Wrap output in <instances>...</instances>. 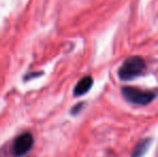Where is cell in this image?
I'll list each match as a JSON object with an SVG mask.
<instances>
[{
	"instance_id": "5b68a950",
	"label": "cell",
	"mask_w": 158,
	"mask_h": 157,
	"mask_svg": "<svg viewBox=\"0 0 158 157\" xmlns=\"http://www.w3.org/2000/svg\"><path fill=\"white\" fill-rule=\"evenodd\" d=\"M151 143H152L151 138L142 139V140L140 141L137 145H135V150H133L131 157H142L144 154L146 153V152H148Z\"/></svg>"
},
{
	"instance_id": "7a4b0ae2",
	"label": "cell",
	"mask_w": 158,
	"mask_h": 157,
	"mask_svg": "<svg viewBox=\"0 0 158 157\" xmlns=\"http://www.w3.org/2000/svg\"><path fill=\"white\" fill-rule=\"evenodd\" d=\"M122 94L127 101L135 105H146L152 102L155 98V94L150 90H144L132 86H124L122 88Z\"/></svg>"
},
{
	"instance_id": "3957f363",
	"label": "cell",
	"mask_w": 158,
	"mask_h": 157,
	"mask_svg": "<svg viewBox=\"0 0 158 157\" xmlns=\"http://www.w3.org/2000/svg\"><path fill=\"white\" fill-rule=\"evenodd\" d=\"M33 145V137L30 132L19 136L13 143V153L15 156H23L31 150Z\"/></svg>"
},
{
	"instance_id": "6da1fadb",
	"label": "cell",
	"mask_w": 158,
	"mask_h": 157,
	"mask_svg": "<svg viewBox=\"0 0 158 157\" xmlns=\"http://www.w3.org/2000/svg\"><path fill=\"white\" fill-rule=\"evenodd\" d=\"M145 70V61L140 56H131L123 63L118 70V76L123 81H129L141 76Z\"/></svg>"
},
{
	"instance_id": "8992f818",
	"label": "cell",
	"mask_w": 158,
	"mask_h": 157,
	"mask_svg": "<svg viewBox=\"0 0 158 157\" xmlns=\"http://www.w3.org/2000/svg\"><path fill=\"white\" fill-rule=\"evenodd\" d=\"M82 108H83V103H79V105H75V107L73 108L72 111H71V112H72V114H77L80 112V110L82 109Z\"/></svg>"
},
{
	"instance_id": "277c9868",
	"label": "cell",
	"mask_w": 158,
	"mask_h": 157,
	"mask_svg": "<svg viewBox=\"0 0 158 157\" xmlns=\"http://www.w3.org/2000/svg\"><path fill=\"white\" fill-rule=\"evenodd\" d=\"M93 83H94V81H93L92 76H84V78L82 80H80L79 83L75 85L74 90H73L74 96H83L84 94H86V93L92 88Z\"/></svg>"
}]
</instances>
